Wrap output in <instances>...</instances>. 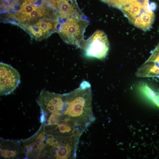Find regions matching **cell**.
<instances>
[{"mask_svg": "<svg viewBox=\"0 0 159 159\" xmlns=\"http://www.w3.org/2000/svg\"><path fill=\"white\" fill-rule=\"evenodd\" d=\"M79 140L72 138L49 136L46 134L45 158L74 159L76 157Z\"/></svg>", "mask_w": 159, "mask_h": 159, "instance_id": "cell-3", "label": "cell"}, {"mask_svg": "<svg viewBox=\"0 0 159 159\" xmlns=\"http://www.w3.org/2000/svg\"><path fill=\"white\" fill-rule=\"evenodd\" d=\"M109 6L120 9L129 22L137 27L144 26L154 18L149 0H101Z\"/></svg>", "mask_w": 159, "mask_h": 159, "instance_id": "cell-1", "label": "cell"}, {"mask_svg": "<svg viewBox=\"0 0 159 159\" xmlns=\"http://www.w3.org/2000/svg\"><path fill=\"white\" fill-rule=\"evenodd\" d=\"M37 102L40 107L42 114L52 113L59 118L67 116L64 114L66 105L64 94L44 89L37 98Z\"/></svg>", "mask_w": 159, "mask_h": 159, "instance_id": "cell-4", "label": "cell"}, {"mask_svg": "<svg viewBox=\"0 0 159 159\" xmlns=\"http://www.w3.org/2000/svg\"><path fill=\"white\" fill-rule=\"evenodd\" d=\"M0 94L6 95L13 92L20 82V76L18 71L10 65L0 63Z\"/></svg>", "mask_w": 159, "mask_h": 159, "instance_id": "cell-7", "label": "cell"}, {"mask_svg": "<svg viewBox=\"0 0 159 159\" xmlns=\"http://www.w3.org/2000/svg\"><path fill=\"white\" fill-rule=\"evenodd\" d=\"M37 7L29 1L27 0L23 3L21 6L19 12L21 13L25 18L28 16Z\"/></svg>", "mask_w": 159, "mask_h": 159, "instance_id": "cell-11", "label": "cell"}, {"mask_svg": "<svg viewBox=\"0 0 159 159\" xmlns=\"http://www.w3.org/2000/svg\"><path fill=\"white\" fill-rule=\"evenodd\" d=\"M58 32L67 43L80 48L89 21L85 15H73L61 19Z\"/></svg>", "mask_w": 159, "mask_h": 159, "instance_id": "cell-2", "label": "cell"}, {"mask_svg": "<svg viewBox=\"0 0 159 159\" xmlns=\"http://www.w3.org/2000/svg\"><path fill=\"white\" fill-rule=\"evenodd\" d=\"M139 89L142 92L159 107V92H155L146 83L140 85Z\"/></svg>", "mask_w": 159, "mask_h": 159, "instance_id": "cell-10", "label": "cell"}, {"mask_svg": "<svg viewBox=\"0 0 159 159\" xmlns=\"http://www.w3.org/2000/svg\"><path fill=\"white\" fill-rule=\"evenodd\" d=\"M0 156L5 159L25 158L24 149L20 140L1 139Z\"/></svg>", "mask_w": 159, "mask_h": 159, "instance_id": "cell-8", "label": "cell"}, {"mask_svg": "<svg viewBox=\"0 0 159 159\" xmlns=\"http://www.w3.org/2000/svg\"><path fill=\"white\" fill-rule=\"evenodd\" d=\"M43 32V31H42L39 32L34 33L32 34L36 38H39L42 35Z\"/></svg>", "mask_w": 159, "mask_h": 159, "instance_id": "cell-15", "label": "cell"}, {"mask_svg": "<svg viewBox=\"0 0 159 159\" xmlns=\"http://www.w3.org/2000/svg\"><path fill=\"white\" fill-rule=\"evenodd\" d=\"M46 134L42 123L38 131L30 137L20 140L25 152V158L29 159L44 158Z\"/></svg>", "mask_w": 159, "mask_h": 159, "instance_id": "cell-6", "label": "cell"}, {"mask_svg": "<svg viewBox=\"0 0 159 159\" xmlns=\"http://www.w3.org/2000/svg\"><path fill=\"white\" fill-rule=\"evenodd\" d=\"M146 62L151 69L159 73V42Z\"/></svg>", "mask_w": 159, "mask_h": 159, "instance_id": "cell-9", "label": "cell"}, {"mask_svg": "<svg viewBox=\"0 0 159 159\" xmlns=\"http://www.w3.org/2000/svg\"><path fill=\"white\" fill-rule=\"evenodd\" d=\"M150 6L151 9L152 11L155 9L156 7V5L155 3L153 2L150 3Z\"/></svg>", "mask_w": 159, "mask_h": 159, "instance_id": "cell-16", "label": "cell"}, {"mask_svg": "<svg viewBox=\"0 0 159 159\" xmlns=\"http://www.w3.org/2000/svg\"><path fill=\"white\" fill-rule=\"evenodd\" d=\"M44 10L41 7H37L32 11L25 18L28 19H34L42 16Z\"/></svg>", "mask_w": 159, "mask_h": 159, "instance_id": "cell-12", "label": "cell"}, {"mask_svg": "<svg viewBox=\"0 0 159 159\" xmlns=\"http://www.w3.org/2000/svg\"><path fill=\"white\" fill-rule=\"evenodd\" d=\"M1 4L5 6H10L12 5L13 0H1Z\"/></svg>", "mask_w": 159, "mask_h": 159, "instance_id": "cell-14", "label": "cell"}, {"mask_svg": "<svg viewBox=\"0 0 159 159\" xmlns=\"http://www.w3.org/2000/svg\"><path fill=\"white\" fill-rule=\"evenodd\" d=\"M80 48L87 57L102 59L107 55L109 49L107 35L103 31L97 30L88 39L84 40Z\"/></svg>", "mask_w": 159, "mask_h": 159, "instance_id": "cell-5", "label": "cell"}, {"mask_svg": "<svg viewBox=\"0 0 159 159\" xmlns=\"http://www.w3.org/2000/svg\"><path fill=\"white\" fill-rule=\"evenodd\" d=\"M28 29L32 34L42 31V29L36 25L29 26Z\"/></svg>", "mask_w": 159, "mask_h": 159, "instance_id": "cell-13", "label": "cell"}]
</instances>
